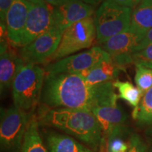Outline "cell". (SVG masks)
Masks as SVG:
<instances>
[{
    "label": "cell",
    "mask_w": 152,
    "mask_h": 152,
    "mask_svg": "<svg viewBox=\"0 0 152 152\" xmlns=\"http://www.w3.org/2000/svg\"><path fill=\"white\" fill-rule=\"evenodd\" d=\"M118 95L113 82L90 86L78 73L47 74L40 101L50 109H85L116 104Z\"/></svg>",
    "instance_id": "cell-1"
},
{
    "label": "cell",
    "mask_w": 152,
    "mask_h": 152,
    "mask_svg": "<svg viewBox=\"0 0 152 152\" xmlns=\"http://www.w3.org/2000/svg\"><path fill=\"white\" fill-rule=\"evenodd\" d=\"M42 124L49 125L75 137L92 149L102 144V131L99 123L91 111L67 108L42 109Z\"/></svg>",
    "instance_id": "cell-2"
},
{
    "label": "cell",
    "mask_w": 152,
    "mask_h": 152,
    "mask_svg": "<svg viewBox=\"0 0 152 152\" xmlns=\"http://www.w3.org/2000/svg\"><path fill=\"white\" fill-rule=\"evenodd\" d=\"M46 72L40 66L26 64L15 77L12 85L14 105L23 111L33 109L40 101Z\"/></svg>",
    "instance_id": "cell-3"
},
{
    "label": "cell",
    "mask_w": 152,
    "mask_h": 152,
    "mask_svg": "<svg viewBox=\"0 0 152 152\" xmlns=\"http://www.w3.org/2000/svg\"><path fill=\"white\" fill-rule=\"evenodd\" d=\"M132 10L108 1L99 6L94 17L96 39L102 44L130 29Z\"/></svg>",
    "instance_id": "cell-4"
},
{
    "label": "cell",
    "mask_w": 152,
    "mask_h": 152,
    "mask_svg": "<svg viewBox=\"0 0 152 152\" xmlns=\"http://www.w3.org/2000/svg\"><path fill=\"white\" fill-rule=\"evenodd\" d=\"M31 118L16 106L1 109L0 145L1 152H20L25 133Z\"/></svg>",
    "instance_id": "cell-5"
},
{
    "label": "cell",
    "mask_w": 152,
    "mask_h": 152,
    "mask_svg": "<svg viewBox=\"0 0 152 152\" xmlns=\"http://www.w3.org/2000/svg\"><path fill=\"white\" fill-rule=\"evenodd\" d=\"M96 37L93 16L75 23L64 30L56 52L48 61H56L83 49L90 48Z\"/></svg>",
    "instance_id": "cell-6"
},
{
    "label": "cell",
    "mask_w": 152,
    "mask_h": 152,
    "mask_svg": "<svg viewBox=\"0 0 152 152\" xmlns=\"http://www.w3.org/2000/svg\"><path fill=\"white\" fill-rule=\"evenodd\" d=\"M111 57L101 47H93L79 54L71 55L47 64V74L80 73L104 61H111Z\"/></svg>",
    "instance_id": "cell-7"
},
{
    "label": "cell",
    "mask_w": 152,
    "mask_h": 152,
    "mask_svg": "<svg viewBox=\"0 0 152 152\" xmlns=\"http://www.w3.org/2000/svg\"><path fill=\"white\" fill-rule=\"evenodd\" d=\"M63 33L59 28L53 26L29 45L21 47L19 55L25 64L39 65L48 62L59 45Z\"/></svg>",
    "instance_id": "cell-8"
},
{
    "label": "cell",
    "mask_w": 152,
    "mask_h": 152,
    "mask_svg": "<svg viewBox=\"0 0 152 152\" xmlns=\"http://www.w3.org/2000/svg\"><path fill=\"white\" fill-rule=\"evenodd\" d=\"M143 39V36L129 29L100 44V47L111 56L114 64L122 70L125 66L132 64V55Z\"/></svg>",
    "instance_id": "cell-9"
},
{
    "label": "cell",
    "mask_w": 152,
    "mask_h": 152,
    "mask_svg": "<svg viewBox=\"0 0 152 152\" xmlns=\"http://www.w3.org/2000/svg\"><path fill=\"white\" fill-rule=\"evenodd\" d=\"M54 7L47 3L31 4L19 47L29 45L54 26Z\"/></svg>",
    "instance_id": "cell-10"
},
{
    "label": "cell",
    "mask_w": 152,
    "mask_h": 152,
    "mask_svg": "<svg viewBox=\"0 0 152 152\" xmlns=\"http://www.w3.org/2000/svg\"><path fill=\"white\" fill-rule=\"evenodd\" d=\"M53 14L54 26L64 32L75 23L92 17L94 9V7L80 0H61L54 7Z\"/></svg>",
    "instance_id": "cell-11"
},
{
    "label": "cell",
    "mask_w": 152,
    "mask_h": 152,
    "mask_svg": "<svg viewBox=\"0 0 152 152\" xmlns=\"http://www.w3.org/2000/svg\"><path fill=\"white\" fill-rule=\"evenodd\" d=\"M30 6L27 0H14L7 14V37L15 47H19Z\"/></svg>",
    "instance_id": "cell-12"
},
{
    "label": "cell",
    "mask_w": 152,
    "mask_h": 152,
    "mask_svg": "<svg viewBox=\"0 0 152 152\" xmlns=\"http://www.w3.org/2000/svg\"><path fill=\"white\" fill-rule=\"evenodd\" d=\"M20 55L9 49L5 41L1 42L0 55V90L2 94L12 86L15 77L25 65Z\"/></svg>",
    "instance_id": "cell-13"
},
{
    "label": "cell",
    "mask_w": 152,
    "mask_h": 152,
    "mask_svg": "<svg viewBox=\"0 0 152 152\" xmlns=\"http://www.w3.org/2000/svg\"><path fill=\"white\" fill-rule=\"evenodd\" d=\"M92 112L99 123L102 131V141L113 131L123 125L128 115L117 104H106L94 108Z\"/></svg>",
    "instance_id": "cell-14"
},
{
    "label": "cell",
    "mask_w": 152,
    "mask_h": 152,
    "mask_svg": "<svg viewBox=\"0 0 152 152\" xmlns=\"http://www.w3.org/2000/svg\"><path fill=\"white\" fill-rule=\"evenodd\" d=\"M121 69L113 61H104L99 63L87 71L78 73L87 85L94 86L108 82L114 81L118 76Z\"/></svg>",
    "instance_id": "cell-15"
},
{
    "label": "cell",
    "mask_w": 152,
    "mask_h": 152,
    "mask_svg": "<svg viewBox=\"0 0 152 152\" xmlns=\"http://www.w3.org/2000/svg\"><path fill=\"white\" fill-rule=\"evenodd\" d=\"M152 28V1H143L132 11L130 30L144 37Z\"/></svg>",
    "instance_id": "cell-16"
},
{
    "label": "cell",
    "mask_w": 152,
    "mask_h": 152,
    "mask_svg": "<svg viewBox=\"0 0 152 152\" xmlns=\"http://www.w3.org/2000/svg\"><path fill=\"white\" fill-rule=\"evenodd\" d=\"M46 140L49 152H92L90 148L65 134L48 133Z\"/></svg>",
    "instance_id": "cell-17"
},
{
    "label": "cell",
    "mask_w": 152,
    "mask_h": 152,
    "mask_svg": "<svg viewBox=\"0 0 152 152\" xmlns=\"http://www.w3.org/2000/svg\"><path fill=\"white\" fill-rule=\"evenodd\" d=\"M39 122L35 116H31L23 141L20 152H48L38 131Z\"/></svg>",
    "instance_id": "cell-18"
},
{
    "label": "cell",
    "mask_w": 152,
    "mask_h": 152,
    "mask_svg": "<svg viewBox=\"0 0 152 152\" xmlns=\"http://www.w3.org/2000/svg\"><path fill=\"white\" fill-rule=\"evenodd\" d=\"M113 85L118 90L119 98L128 102L130 106L134 107V109L138 107L144 93L137 87L134 86L128 81L123 82L118 80L113 81Z\"/></svg>",
    "instance_id": "cell-19"
},
{
    "label": "cell",
    "mask_w": 152,
    "mask_h": 152,
    "mask_svg": "<svg viewBox=\"0 0 152 152\" xmlns=\"http://www.w3.org/2000/svg\"><path fill=\"white\" fill-rule=\"evenodd\" d=\"M132 117L140 125H152V87L144 93L138 107L133 110Z\"/></svg>",
    "instance_id": "cell-20"
},
{
    "label": "cell",
    "mask_w": 152,
    "mask_h": 152,
    "mask_svg": "<svg viewBox=\"0 0 152 152\" xmlns=\"http://www.w3.org/2000/svg\"><path fill=\"white\" fill-rule=\"evenodd\" d=\"M125 130V128L123 125L108 137V152L128 151V143L125 142L121 137Z\"/></svg>",
    "instance_id": "cell-21"
},
{
    "label": "cell",
    "mask_w": 152,
    "mask_h": 152,
    "mask_svg": "<svg viewBox=\"0 0 152 152\" xmlns=\"http://www.w3.org/2000/svg\"><path fill=\"white\" fill-rule=\"evenodd\" d=\"M134 81L137 87L144 94L152 87V69L137 66Z\"/></svg>",
    "instance_id": "cell-22"
},
{
    "label": "cell",
    "mask_w": 152,
    "mask_h": 152,
    "mask_svg": "<svg viewBox=\"0 0 152 152\" xmlns=\"http://www.w3.org/2000/svg\"><path fill=\"white\" fill-rule=\"evenodd\" d=\"M132 64L137 66L152 69V45L133 53Z\"/></svg>",
    "instance_id": "cell-23"
},
{
    "label": "cell",
    "mask_w": 152,
    "mask_h": 152,
    "mask_svg": "<svg viewBox=\"0 0 152 152\" xmlns=\"http://www.w3.org/2000/svg\"><path fill=\"white\" fill-rule=\"evenodd\" d=\"M145 144L137 134H134L131 136L128 142V149L127 152H146Z\"/></svg>",
    "instance_id": "cell-24"
},
{
    "label": "cell",
    "mask_w": 152,
    "mask_h": 152,
    "mask_svg": "<svg viewBox=\"0 0 152 152\" xmlns=\"http://www.w3.org/2000/svg\"><path fill=\"white\" fill-rule=\"evenodd\" d=\"M14 0H0V18H1V24L5 26L6 18Z\"/></svg>",
    "instance_id": "cell-25"
},
{
    "label": "cell",
    "mask_w": 152,
    "mask_h": 152,
    "mask_svg": "<svg viewBox=\"0 0 152 152\" xmlns=\"http://www.w3.org/2000/svg\"><path fill=\"white\" fill-rule=\"evenodd\" d=\"M105 1H110L115 4L122 6V7H129L132 9H135L140 4L142 0H105Z\"/></svg>",
    "instance_id": "cell-26"
},
{
    "label": "cell",
    "mask_w": 152,
    "mask_h": 152,
    "mask_svg": "<svg viewBox=\"0 0 152 152\" xmlns=\"http://www.w3.org/2000/svg\"><path fill=\"white\" fill-rule=\"evenodd\" d=\"M150 45H152V28L147 32V34L144 36V39H142L141 42L139 44L138 46L137 47L134 52H137L139 50H141V49L145 48L146 47L149 46Z\"/></svg>",
    "instance_id": "cell-27"
},
{
    "label": "cell",
    "mask_w": 152,
    "mask_h": 152,
    "mask_svg": "<svg viewBox=\"0 0 152 152\" xmlns=\"http://www.w3.org/2000/svg\"><path fill=\"white\" fill-rule=\"evenodd\" d=\"M80 1H83L85 4L92 6V7H95V6H97L102 2L103 0H80Z\"/></svg>",
    "instance_id": "cell-28"
},
{
    "label": "cell",
    "mask_w": 152,
    "mask_h": 152,
    "mask_svg": "<svg viewBox=\"0 0 152 152\" xmlns=\"http://www.w3.org/2000/svg\"><path fill=\"white\" fill-rule=\"evenodd\" d=\"M45 1L48 4L52 5L53 7H56L61 1V0H45Z\"/></svg>",
    "instance_id": "cell-29"
},
{
    "label": "cell",
    "mask_w": 152,
    "mask_h": 152,
    "mask_svg": "<svg viewBox=\"0 0 152 152\" xmlns=\"http://www.w3.org/2000/svg\"><path fill=\"white\" fill-rule=\"evenodd\" d=\"M31 4H40L46 3L45 0H27Z\"/></svg>",
    "instance_id": "cell-30"
},
{
    "label": "cell",
    "mask_w": 152,
    "mask_h": 152,
    "mask_svg": "<svg viewBox=\"0 0 152 152\" xmlns=\"http://www.w3.org/2000/svg\"><path fill=\"white\" fill-rule=\"evenodd\" d=\"M143 1H152V0H142Z\"/></svg>",
    "instance_id": "cell-31"
},
{
    "label": "cell",
    "mask_w": 152,
    "mask_h": 152,
    "mask_svg": "<svg viewBox=\"0 0 152 152\" xmlns=\"http://www.w3.org/2000/svg\"><path fill=\"white\" fill-rule=\"evenodd\" d=\"M149 132H151V134H152V128L151 129V130H149Z\"/></svg>",
    "instance_id": "cell-32"
}]
</instances>
